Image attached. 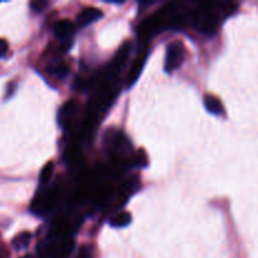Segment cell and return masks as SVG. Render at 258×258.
Listing matches in <instances>:
<instances>
[{
  "label": "cell",
  "instance_id": "1",
  "mask_svg": "<svg viewBox=\"0 0 258 258\" xmlns=\"http://www.w3.org/2000/svg\"><path fill=\"white\" fill-rule=\"evenodd\" d=\"M191 23L198 32L213 34L218 25V17L213 9H211L208 5H204L203 8H199L191 13Z\"/></svg>",
  "mask_w": 258,
  "mask_h": 258
},
{
  "label": "cell",
  "instance_id": "2",
  "mask_svg": "<svg viewBox=\"0 0 258 258\" xmlns=\"http://www.w3.org/2000/svg\"><path fill=\"white\" fill-rule=\"evenodd\" d=\"M105 146L107 153L115 158H121L133 150L130 140L125 136V134L118 130H107L105 135Z\"/></svg>",
  "mask_w": 258,
  "mask_h": 258
},
{
  "label": "cell",
  "instance_id": "3",
  "mask_svg": "<svg viewBox=\"0 0 258 258\" xmlns=\"http://www.w3.org/2000/svg\"><path fill=\"white\" fill-rule=\"evenodd\" d=\"M185 57V48L180 42H173L166 48L165 63H164V70L166 73H171L180 67Z\"/></svg>",
  "mask_w": 258,
  "mask_h": 258
},
{
  "label": "cell",
  "instance_id": "4",
  "mask_svg": "<svg viewBox=\"0 0 258 258\" xmlns=\"http://www.w3.org/2000/svg\"><path fill=\"white\" fill-rule=\"evenodd\" d=\"M78 111V103L75 100H71L66 102L64 105L60 107L59 112H58V122H59L60 127L66 128L72 123L75 120L76 115Z\"/></svg>",
  "mask_w": 258,
  "mask_h": 258
},
{
  "label": "cell",
  "instance_id": "5",
  "mask_svg": "<svg viewBox=\"0 0 258 258\" xmlns=\"http://www.w3.org/2000/svg\"><path fill=\"white\" fill-rule=\"evenodd\" d=\"M76 27L71 20L68 19H62L58 20L53 25V32H54L55 37H58L59 39L68 40L73 34H75Z\"/></svg>",
  "mask_w": 258,
  "mask_h": 258
},
{
  "label": "cell",
  "instance_id": "6",
  "mask_svg": "<svg viewBox=\"0 0 258 258\" xmlns=\"http://www.w3.org/2000/svg\"><path fill=\"white\" fill-rule=\"evenodd\" d=\"M101 17H102V12L97 8H85L78 14L77 22L81 27H86L88 24H92L93 22L98 20Z\"/></svg>",
  "mask_w": 258,
  "mask_h": 258
},
{
  "label": "cell",
  "instance_id": "7",
  "mask_svg": "<svg viewBox=\"0 0 258 258\" xmlns=\"http://www.w3.org/2000/svg\"><path fill=\"white\" fill-rule=\"evenodd\" d=\"M52 203L53 198L50 193L37 194V197H35L32 203V211H34V213H44L45 211L50 208Z\"/></svg>",
  "mask_w": 258,
  "mask_h": 258
},
{
  "label": "cell",
  "instance_id": "8",
  "mask_svg": "<svg viewBox=\"0 0 258 258\" xmlns=\"http://www.w3.org/2000/svg\"><path fill=\"white\" fill-rule=\"evenodd\" d=\"M204 107L212 115H224L223 103L221 102V100L218 97H216L213 95L204 96Z\"/></svg>",
  "mask_w": 258,
  "mask_h": 258
},
{
  "label": "cell",
  "instance_id": "9",
  "mask_svg": "<svg viewBox=\"0 0 258 258\" xmlns=\"http://www.w3.org/2000/svg\"><path fill=\"white\" fill-rule=\"evenodd\" d=\"M145 60H146V54L140 55V57H138L135 60H134L133 66H131L127 75V86H133L134 83L136 82L139 76L141 75V71H143L144 66H145Z\"/></svg>",
  "mask_w": 258,
  "mask_h": 258
},
{
  "label": "cell",
  "instance_id": "10",
  "mask_svg": "<svg viewBox=\"0 0 258 258\" xmlns=\"http://www.w3.org/2000/svg\"><path fill=\"white\" fill-rule=\"evenodd\" d=\"M73 241L72 239H63L62 242H58V244H55L52 249H50V253L57 258H66L70 256V253L73 249Z\"/></svg>",
  "mask_w": 258,
  "mask_h": 258
},
{
  "label": "cell",
  "instance_id": "11",
  "mask_svg": "<svg viewBox=\"0 0 258 258\" xmlns=\"http://www.w3.org/2000/svg\"><path fill=\"white\" fill-rule=\"evenodd\" d=\"M138 186H139V179L136 178V176L126 180V183L121 186V190H120V198L121 201H122V203H125V201H127V199L135 193Z\"/></svg>",
  "mask_w": 258,
  "mask_h": 258
},
{
  "label": "cell",
  "instance_id": "12",
  "mask_svg": "<svg viewBox=\"0 0 258 258\" xmlns=\"http://www.w3.org/2000/svg\"><path fill=\"white\" fill-rule=\"evenodd\" d=\"M131 222H133V216L128 212H120L110 219V226L113 228H123L130 226Z\"/></svg>",
  "mask_w": 258,
  "mask_h": 258
},
{
  "label": "cell",
  "instance_id": "13",
  "mask_svg": "<svg viewBox=\"0 0 258 258\" xmlns=\"http://www.w3.org/2000/svg\"><path fill=\"white\" fill-rule=\"evenodd\" d=\"M30 239H32V234L29 232H22L20 234H18L14 239H13L12 244L17 251H22L25 249L30 243Z\"/></svg>",
  "mask_w": 258,
  "mask_h": 258
},
{
  "label": "cell",
  "instance_id": "14",
  "mask_svg": "<svg viewBox=\"0 0 258 258\" xmlns=\"http://www.w3.org/2000/svg\"><path fill=\"white\" fill-rule=\"evenodd\" d=\"M53 171H54V164H53L52 161L45 164L44 168H43L42 171H40V176H39L40 184H47L48 181L50 180V178H52Z\"/></svg>",
  "mask_w": 258,
  "mask_h": 258
},
{
  "label": "cell",
  "instance_id": "15",
  "mask_svg": "<svg viewBox=\"0 0 258 258\" xmlns=\"http://www.w3.org/2000/svg\"><path fill=\"white\" fill-rule=\"evenodd\" d=\"M133 161H134V165L135 166H139V168H145L146 165H148V156H146L145 151L141 149L140 151H138V153L134 155L133 158Z\"/></svg>",
  "mask_w": 258,
  "mask_h": 258
},
{
  "label": "cell",
  "instance_id": "16",
  "mask_svg": "<svg viewBox=\"0 0 258 258\" xmlns=\"http://www.w3.org/2000/svg\"><path fill=\"white\" fill-rule=\"evenodd\" d=\"M52 73L57 78H64L67 77V75L70 73V70H68V67L64 63H58V64H55L54 67L52 68Z\"/></svg>",
  "mask_w": 258,
  "mask_h": 258
},
{
  "label": "cell",
  "instance_id": "17",
  "mask_svg": "<svg viewBox=\"0 0 258 258\" xmlns=\"http://www.w3.org/2000/svg\"><path fill=\"white\" fill-rule=\"evenodd\" d=\"M48 5L47 2H43V0H34V2L30 3V8H32L34 12H42L45 7Z\"/></svg>",
  "mask_w": 258,
  "mask_h": 258
},
{
  "label": "cell",
  "instance_id": "18",
  "mask_svg": "<svg viewBox=\"0 0 258 258\" xmlns=\"http://www.w3.org/2000/svg\"><path fill=\"white\" fill-rule=\"evenodd\" d=\"M76 258H92V253H91V249L88 247H82V248L78 251V254Z\"/></svg>",
  "mask_w": 258,
  "mask_h": 258
},
{
  "label": "cell",
  "instance_id": "19",
  "mask_svg": "<svg viewBox=\"0 0 258 258\" xmlns=\"http://www.w3.org/2000/svg\"><path fill=\"white\" fill-rule=\"evenodd\" d=\"M73 87H75L76 90H78V91L85 90V88L87 87V81L82 80V78H76L75 85H73Z\"/></svg>",
  "mask_w": 258,
  "mask_h": 258
},
{
  "label": "cell",
  "instance_id": "20",
  "mask_svg": "<svg viewBox=\"0 0 258 258\" xmlns=\"http://www.w3.org/2000/svg\"><path fill=\"white\" fill-rule=\"evenodd\" d=\"M8 52V43L4 39H0V58L4 57Z\"/></svg>",
  "mask_w": 258,
  "mask_h": 258
},
{
  "label": "cell",
  "instance_id": "21",
  "mask_svg": "<svg viewBox=\"0 0 258 258\" xmlns=\"http://www.w3.org/2000/svg\"><path fill=\"white\" fill-rule=\"evenodd\" d=\"M23 258H34L33 256H25V257H23Z\"/></svg>",
  "mask_w": 258,
  "mask_h": 258
},
{
  "label": "cell",
  "instance_id": "22",
  "mask_svg": "<svg viewBox=\"0 0 258 258\" xmlns=\"http://www.w3.org/2000/svg\"><path fill=\"white\" fill-rule=\"evenodd\" d=\"M0 258H2V257H0Z\"/></svg>",
  "mask_w": 258,
  "mask_h": 258
}]
</instances>
